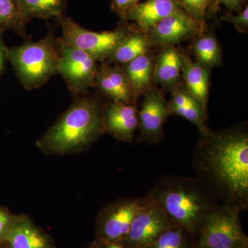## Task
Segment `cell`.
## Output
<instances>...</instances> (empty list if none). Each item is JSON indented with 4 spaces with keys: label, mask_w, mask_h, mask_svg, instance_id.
<instances>
[{
    "label": "cell",
    "mask_w": 248,
    "mask_h": 248,
    "mask_svg": "<svg viewBox=\"0 0 248 248\" xmlns=\"http://www.w3.org/2000/svg\"><path fill=\"white\" fill-rule=\"evenodd\" d=\"M194 166L203 182L225 204L246 210L248 205V135L243 129L202 136Z\"/></svg>",
    "instance_id": "cell-1"
},
{
    "label": "cell",
    "mask_w": 248,
    "mask_h": 248,
    "mask_svg": "<svg viewBox=\"0 0 248 248\" xmlns=\"http://www.w3.org/2000/svg\"><path fill=\"white\" fill-rule=\"evenodd\" d=\"M148 197L158 204L173 223L197 236L219 200L200 178L164 176Z\"/></svg>",
    "instance_id": "cell-2"
},
{
    "label": "cell",
    "mask_w": 248,
    "mask_h": 248,
    "mask_svg": "<svg viewBox=\"0 0 248 248\" xmlns=\"http://www.w3.org/2000/svg\"><path fill=\"white\" fill-rule=\"evenodd\" d=\"M104 107L97 98L81 96L37 141L47 154L82 151L105 133Z\"/></svg>",
    "instance_id": "cell-3"
},
{
    "label": "cell",
    "mask_w": 248,
    "mask_h": 248,
    "mask_svg": "<svg viewBox=\"0 0 248 248\" xmlns=\"http://www.w3.org/2000/svg\"><path fill=\"white\" fill-rule=\"evenodd\" d=\"M59 59L58 39L53 28L42 40L9 49V61L21 84L28 91L42 87L58 74Z\"/></svg>",
    "instance_id": "cell-4"
},
{
    "label": "cell",
    "mask_w": 248,
    "mask_h": 248,
    "mask_svg": "<svg viewBox=\"0 0 248 248\" xmlns=\"http://www.w3.org/2000/svg\"><path fill=\"white\" fill-rule=\"evenodd\" d=\"M241 210L218 205L205 218L197 236L196 248H248V238L241 228Z\"/></svg>",
    "instance_id": "cell-5"
},
{
    "label": "cell",
    "mask_w": 248,
    "mask_h": 248,
    "mask_svg": "<svg viewBox=\"0 0 248 248\" xmlns=\"http://www.w3.org/2000/svg\"><path fill=\"white\" fill-rule=\"evenodd\" d=\"M57 19L62 29V40L89 53L97 62H107L131 32L125 27L95 32L81 27L68 16H62Z\"/></svg>",
    "instance_id": "cell-6"
},
{
    "label": "cell",
    "mask_w": 248,
    "mask_h": 248,
    "mask_svg": "<svg viewBox=\"0 0 248 248\" xmlns=\"http://www.w3.org/2000/svg\"><path fill=\"white\" fill-rule=\"evenodd\" d=\"M58 74L70 91L83 94L95 86L97 61L89 53L58 39Z\"/></svg>",
    "instance_id": "cell-7"
},
{
    "label": "cell",
    "mask_w": 248,
    "mask_h": 248,
    "mask_svg": "<svg viewBox=\"0 0 248 248\" xmlns=\"http://www.w3.org/2000/svg\"><path fill=\"white\" fill-rule=\"evenodd\" d=\"M146 201L147 197L124 199L103 208L97 221V244L104 246L120 244L128 234L134 218Z\"/></svg>",
    "instance_id": "cell-8"
},
{
    "label": "cell",
    "mask_w": 248,
    "mask_h": 248,
    "mask_svg": "<svg viewBox=\"0 0 248 248\" xmlns=\"http://www.w3.org/2000/svg\"><path fill=\"white\" fill-rule=\"evenodd\" d=\"M177 226L147 196L143 208L134 218L128 234L120 243L125 248H146L165 231Z\"/></svg>",
    "instance_id": "cell-9"
},
{
    "label": "cell",
    "mask_w": 248,
    "mask_h": 248,
    "mask_svg": "<svg viewBox=\"0 0 248 248\" xmlns=\"http://www.w3.org/2000/svg\"><path fill=\"white\" fill-rule=\"evenodd\" d=\"M170 115L169 102L156 89H149L144 93L141 108L138 111L140 140L156 143L163 138L165 123Z\"/></svg>",
    "instance_id": "cell-10"
},
{
    "label": "cell",
    "mask_w": 248,
    "mask_h": 248,
    "mask_svg": "<svg viewBox=\"0 0 248 248\" xmlns=\"http://www.w3.org/2000/svg\"><path fill=\"white\" fill-rule=\"evenodd\" d=\"M202 25L181 9L170 15L147 32L151 46H173L200 34Z\"/></svg>",
    "instance_id": "cell-11"
},
{
    "label": "cell",
    "mask_w": 248,
    "mask_h": 248,
    "mask_svg": "<svg viewBox=\"0 0 248 248\" xmlns=\"http://www.w3.org/2000/svg\"><path fill=\"white\" fill-rule=\"evenodd\" d=\"M104 123L105 133L130 143L139 126L138 108L133 104L110 103L104 107Z\"/></svg>",
    "instance_id": "cell-12"
},
{
    "label": "cell",
    "mask_w": 248,
    "mask_h": 248,
    "mask_svg": "<svg viewBox=\"0 0 248 248\" xmlns=\"http://www.w3.org/2000/svg\"><path fill=\"white\" fill-rule=\"evenodd\" d=\"M95 86L108 96L112 102L133 104L135 97L123 68L104 63L98 67Z\"/></svg>",
    "instance_id": "cell-13"
},
{
    "label": "cell",
    "mask_w": 248,
    "mask_h": 248,
    "mask_svg": "<svg viewBox=\"0 0 248 248\" xmlns=\"http://www.w3.org/2000/svg\"><path fill=\"white\" fill-rule=\"evenodd\" d=\"M181 9L178 0H147L129 10L124 20L133 21L142 31L148 32L160 21Z\"/></svg>",
    "instance_id": "cell-14"
},
{
    "label": "cell",
    "mask_w": 248,
    "mask_h": 248,
    "mask_svg": "<svg viewBox=\"0 0 248 248\" xmlns=\"http://www.w3.org/2000/svg\"><path fill=\"white\" fill-rule=\"evenodd\" d=\"M184 54L174 48L166 46L160 52L154 65L153 78L163 89L174 91L177 89L182 73Z\"/></svg>",
    "instance_id": "cell-15"
},
{
    "label": "cell",
    "mask_w": 248,
    "mask_h": 248,
    "mask_svg": "<svg viewBox=\"0 0 248 248\" xmlns=\"http://www.w3.org/2000/svg\"><path fill=\"white\" fill-rule=\"evenodd\" d=\"M9 248H52L47 235L25 216H17L6 239Z\"/></svg>",
    "instance_id": "cell-16"
},
{
    "label": "cell",
    "mask_w": 248,
    "mask_h": 248,
    "mask_svg": "<svg viewBox=\"0 0 248 248\" xmlns=\"http://www.w3.org/2000/svg\"><path fill=\"white\" fill-rule=\"evenodd\" d=\"M182 77L187 92L206 109L210 70L201 66L197 62H192L184 54Z\"/></svg>",
    "instance_id": "cell-17"
},
{
    "label": "cell",
    "mask_w": 248,
    "mask_h": 248,
    "mask_svg": "<svg viewBox=\"0 0 248 248\" xmlns=\"http://www.w3.org/2000/svg\"><path fill=\"white\" fill-rule=\"evenodd\" d=\"M135 99L151 89L154 72V63L148 53L125 64L124 68Z\"/></svg>",
    "instance_id": "cell-18"
},
{
    "label": "cell",
    "mask_w": 248,
    "mask_h": 248,
    "mask_svg": "<svg viewBox=\"0 0 248 248\" xmlns=\"http://www.w3.org/2000/svg\"><path fill=\"white\" fill-rule=\"evenodd\" d=\"M17 2L27 24L32 18L60 17L67 6V0H17Z\"/></svg>",
    "instance_id": "cell-19"
},
{
    "label": "cell",
    "mask_w": 248,
    "mask_h": 248,
    "mask_svg": "<svg viewBox=\"0 0 248 248\" xmlns=\"http://www.w3.org/2000/svg\"><path fill=\"white\" fill-rule=\"evenodd\" d=\"M150 46L151 45L146 34L131 31L106 63L126 64L148 53Z\"/></svg>",
    "instance_id": "cell-20"
},
{
    "label": "cell",
    "mask_w": 248,
    "mask_h": 248,
    "mask_svg": "<svg viewBox=\"0 0 248 248\" xmlns=\"http://www.w3.org/2000/svg\"><path fill=\"white\" fill-rule=\"evenodd\" d=\"M192 50L197 63L204 68L210 70L221 64V48L213 34L200 35L194 42Z\"/></svg>",
    "instance_id": "cell-21"
},
{
    "label": "cell",
    "mask_w": 248,
    "mask_h": 248,
    "mask_svg": "<svg viewBox=\"0 0 248 248\" xmlns=\"http://www.w3.org/2000/svg\"><path fill=\"white\" fill-rule=\"evenodd\" d=\"M27 24L17 0H0V31L11 30L25 37Z\"/></svg>",
    "instance_id": "cell-22"
},
{
    "label": "cell",
    "mask_w": 248,
    "mask_h": 248,
    "mask_svg": "<svg viewBox=\"0 0 248 248\" xmlns=\"http://www.w3.org/2000/svg\"><path fill=\"white\" fill-rule=\"evenodd\" d=\"M195 237L182 227L174 226L162 233L146 248H195Z\"/></svg>",
    "instance_id": "cell-23"
},
{
    "label": "cell",
    "mask_w": 248,
    "mask_h": 248,
    "mask_svg": "<svg viewBox=\"0 0 248 248\" xmlns=\"http://www.w3.org/2000/svg\"><path fill=\"white\" fill-rule=\"evenodd\" d=\"M170 115H175L186 119L194 124L200 130L202 136L207 135L210 130L205 125L206 110L202 107H175L169 106Z\"/></svg>",
    "instance_id": "cell-24"
},
{
    "label": "cell",
    "mask_w": 248,
    "mask_h": 248,
    "mask_svg": "<svg viewBox=\"0 0 248 248\" xmlns=\"http://www.w3.org/2000/svg\"><path fill=\"white\" fill-rule=\"evenodd\" d=\"M178 1L189 16L203 25L211 0H178Z\"/></svg>",
    "instance_id": "cell-25"
},
{
    "label": "cell",
    "mask_w": 248,
    "mask_h": 248,
    "mask_svg": "<svg viewBox=\"0 0 248 248\" xmlns=\"http://www.w3.org/2000/svg\"><path fill=\"white\" fill-rule=\"evenodd\" d=\"M169 105L175 107H202V104L192 97L187 90L179 89L172 91V98L170 102H169Z\"/></svg>",
    "instance_id": "cell-26"
},
{
    "label": "cell",
    "mask_w": 248,
    "mask_h": 248,
    "mask_svg": "<svg viewBox=\"0 0 248 248\" xmlns=\"http://www.w3.org/2000/svg\"><path fill=\"white\" fill-rule=\"evenodd\" d=\"M222 19L232 23L240 32L246 33L248 31V7L246 6L237 16L226 14Z\"/></svg>",
    "instance_id": "cell-27"
},
{
    "label": "cell",
    "mask_w": 248,
    "mask_h": 248,
    "mask_svg": "<svg viewBox=\"0 0 248 248\" xmlns=\"http://www.w3.org/2000/svg\"><path fill=\"white\" fill-rule=\"evenodd\" d=\"M16 217L17 216L12 215L6 208L0 207V244H4V240L14 225Z\"/></svg>",
    "instance_id": "cell-28"
},
{
    "label": "cell",
    "mask_w": 248,
    "mask_h": 248,
    "mask_svg": "<svg viewBox=\"0 0 248 248\" xmlns=\"http://www.w3.org/2000/svg\"><path fill=\"white\" fill-rule=\"evenodd\" d=\"M139 1L140 0H112L111 7L122 19H125L129 10L140 3Z\"/></svg>",
    "instance_id": "cell-29"
},
{
    "label": "cell",
    "mask_w": 248,
    "mask_h": 248,
    "mask_svg": "<svg viewBox=\"0 0 248 248\" xmlns=\"http://www.w3.org/2000/svg\"><path fill=\"white\" fill-rule=\"evenodd\" d=\"M243 4V0H215L213 6H212L210 11H216L219 5H225L228 9L231 11L238 12L241 9V5Z\"/></svg>",
    "instance_id": "cell-30"
},
{
    "label": "cell",
    "mask_w": 248,
    "mask_h": 248,
    "mask_svg": "<svg viewBox=\"0 0 248 248\" xmlns=\"http://www.w3.org/2000/svg\"><path fill=\"white\" fill-rule=\"evenodd\" d=\"M2 31H0V79L4 73L6 62L9 61V48L5 45L3 41Z\"/></svg>",
    "instance_id": "cell-31"
},
{
    "label": "cell",
    "mask_w": 248,
    "mask_h": 248,
    "mask_svg": "<svg viewBox=\"0 0 248 248\" xmlns=\"http://www.w3.org/2000/svg\"><path fill=\"white\" fill-rule=\"evenodd\" d=\"M106 248H125L120 244H112L105 246Z\"/></svg>",
    "instance_id": "cell-32"
},
{
    "label": "cell",
    "mask_w": 248,
    "mask_h": 248,
    "mask_svg": "<svg viewBox=\"0 0 248 248\" xmlns=\"http://www.w3.org/2000/svg\"><path fill=\"white\" fill-rule=\"evenodd\" d=\"M91 248H100V247H99V244H97V246H93V247H91Z\"/></svg>",
    "instance_id": "cell-33"
},
{
    "label": "cell",
    "mask_w": 248,
    "mask_h": 248,
    "mask_svg": "<svg viewBox=\"0 0 248 248\" xmlns=\"http://www.w3.org/2000/svg\"><path fill=\"white\" fill-rule=\"evenodd\" d=\"M5 244V243H4ZM4 244H0V248H1V246H3V245H4Z\"/></svg>",
    "instance_id": "cell-34"
},
{
    "label": "cell",
    "mask_w": 248,
    "mask_h": 248,
    "mask_svg": "<svg viewBox=\"0 0 248 248\" xmlns=\"http://www.w3.org/2000/svg\"></svg>",
    "instance_id": "cell-35"
}]
</instances>
